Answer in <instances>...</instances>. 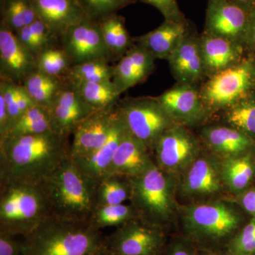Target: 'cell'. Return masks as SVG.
<instances>
[{"instance_id":"1","label":"cell","mask_w":255,"mask_h":255,"mask_svg":"<svg viewBox=\"0 0 255 255\" xmlns=\"http://www.w3.org/2000/svg\"><path fill=\"white\" fill-rule=\"evenodd\" d=\"M70 157L68 137L53 130L0 138V182L41 184Z\"/></svg>"},{"instance_id":"2","label":"cell","mask_w":255,"mask_h":255,"mask_svg":"<svg viewBox=\"0 0 255 255\" xmlns=\"http://www.w3.org/2000/svg\"><path fill=\"white\" fill-rule=\"evenodd\" d=\"M104 240L89 222L50 216L23 237L22 255H90Z\"/></svg>"},{"instance_id":"3","label":"cell","mask_w":255,"mask_h":255,"mask_svg":"<svg viewBox=\"0 0 255 255\" xmlns=\"http://www.w3.org/2000/svg\"><path fill=\"white\" fill-rule=\"evenodd\" d=\"M50 214L60 219L88 222L96 207L97 184L82 174L72 157L42 182Z\"/></svg>"},{"instance_id":"4","label":"cell","mask_w":255,"mask_h":255,"mask_svg":"<svg viewBox=\"0 0 255 255\" xmlns=\"http://www.w3.org/2000/svg\"><path fill=\"white\" fill-rule=\"evenodd\" d=\"M50 216L42 183L0 182V232L24 237Z\"/></svg>"},{"instance_id":"5","label":"cell","mask_w":255,"mask_h":255,"mask_svg":"<svg viewBox=\"0 0 255 255\" xmlns=\"http://www.w3.org/2000/svg\"><path fill=\"white\" fill-rule=\"evenodd\" d=\"M130 201L137 217L159 226L173 216V186L168 173L154 163L131 179Z\"/></svg>"},{"instance_id":"6","label":"cell","mask_w":255,"mask_h":255,"mask_svg":"<svg viewBox=\"0 0 255 255\" xmlns=\"http://www.w3.org/2000/svg\"><path fill=\"white\" fill-rule=\"evenodd\" d=\"M255 89V61L239 63L209 77L199 89L206 110H228L251 95Z\"/></svg>"},{"instance_id":"7","label":"cell","mask_w":255,"mask_h":255,"mask_svg":"<svg viewBox=\"0 0 255 255\" xmlns=\"http://www.w3.org/2000/svg\"><path fill=\"white\" fill-rule=\"evenodd\" d=\"M119 113L128 131L154 150L159 137L174 125L155 97H127L118 102Z\"/></svg>"},{"instance_id":"8","label":"cell","mask_w":255,"mask_h":255,"mask_svg":"<svg viewBox=\"0 0 255 255\" xmlns=\"http://www.w3.org/2000/svg\"><path fill=\"white\" fill-rule=\"evenodd\" d=\"M161 241L158 226L135 217L105 238L104 246L114 255H155Z\"/></svg>"},{"instance_id":"9","label":"cell","mask_w":255,"mask_h":255,"mask_svg":"<svg viewBox=\"0 0 255 255\" xmlns=\"http://www.w3.org/2000/svg\"><path fill=\"white\" fill-rule=\"evenodd\" d=\"M59 43L73 65L95 60L112 62L97 20L88 17L73 25L60 37Z\"/></svg>"},{"instance_id":"10","label":"cell","mask_w":255,"mask_h":255,"mask_svg":"<svg viewBox=\"0 0 255 255\" xmlns=\"http://www.w3.org/2000/svg\"><path fill=\"white\" fill-rule=\"evenodd\" d=\"M184 218L191 231L213 238L231 234L240 223L236 211L221 202L189 206L184 210Z\"/></svg>"},{"instance_id":"11","label":"cell","mask_w":255,"mask_h":255,"mask_svg":"<svg viewBox=\"0 0 255 255\" xmlns=\"http://www.w3.org/2000/svg\"><path fill=\"white\" fill-rule=\"evenodd\" d=\"M249 20V11L229 0H208L204 32L243 46Z\"/></svg>"},{"instance_id":"12","label":"cell","mask_w":255,"mask_h":255,"mask_svg":"<svg viewBox=\"0 0 255 255\" xmlns=\"http://www.w3.org/2000/svg\"><path fill=\"white\" fill-rule=\"evenodd\" d=\"M117 117L118 103L96 111L79 124L72 135V158L85 157L100 148L110 136Z\"/></svg>"},{"instance_id":"13","label":"cell","mask_w":255,"mask_h":255,"mask_svg":"<svg viewBox=\"0 0 255 255\" xmlns=\"http://www.w3.org/2000/svg\"><path fill=\"white\" fill-rule=\"evenodd\" d=\"M36 70V56L14 31L0 24V80L21 85Z\"/></svg>"},{"instance_id":"14","label":"cell","mask_w":255,"mask_h":255,"mask_svg":"<svg viewBox=\"0 0 255 255\" xmlns=\"http://www.w3.org/2000/svg\"><path fill=\"white\" fill-rule=\"evenodd\" d=\"M96 111L68 82L48 108L52 130L69 138L79 124Z\"/></svg>"},{"instance_id":"15","label":"cell","mask_w":255,"mask_h":255,"mask_svg":"<svg viewBox=\"0 0 255 255\" xmlns=\"http://www.w3.org/2000/svg\"><path fill=\"white\" fill-rule=\"evenodd\" d=\"M195 137L184 128L174 125L159 137L154 150L159 168L168 172L190 162L197 153Z\"/></svg>"},{"instance_id":"16","label":"cell","mask_w":255,"mask_h":255,"mask_svg":"<svg viewBox=\"0 0 255 255\" xmlns=\"http://www.w3.org/2000/svg\"><path fill=\"white\" fill-rule=\"evenodd\" d=\"M156 98L174 123L199 122L206 112L200 92L196 85L177 83Z\"/></svg>"},{"instance_id":"17","label":"cell","mask_w":255,"mask_h":255,"mask_svg":"<svg viewBox=\"0 0 255 255\" xmlns=\"http://www.w3.org/2000/svg\"><path fill=\"white\" fill-rule=\"evenodd\" d=\"M155 58L141 46L134 44L114 66L112 82L121 95L145 82L153 73Z\"/></svg>"},{"instance_id":"18","label":"cell","mask_w":255,"mask_h":255,"mask_svg":"<svg viewBox=\"0 0 255 255\" xmlns=\"http://www.w3.org/2000/svg\"><path fill=\"white\" fill-rule=\"evenodd\" d=\"M37 16L59 41L69 28L88 18L79 0H31Z\"/></svg>"},{"instance_id":"19","label":"cell","mask_w":255,"mask_h":255,"mask_svg":"<svg viewBox=\"0 0 255 255\" xmlns=\"http://www.w3.org/2000/svg\"><path fill=\"white\" fill-rule=\"evenodd\" d=\"M127 130L118 110V117L105 143L90 155L78 159L72 158L79 170L97 184L102 182L108 175L116 151Z\"/></svg>"},{"instance_id":"20","label":"cell","mask_w":255,"mask_h":255,"mask_svg":"<svg viewBox=\"0 0 255 255\" xmlns=\"http://www.w3.org/2000/svg\"><path fill=\"white\" fill-rule=\"evenodd\" d=\"M189 33L186 20H164L155 29L133 38L134 43L148 51L155 59L168 60Z\"/></svg>"},{"instance_id":"21","label":"cell","mask_w":255,"mask_h":255,"mask_svg":"<svg viewBox=\"0 0 255 255\" xmlns=\"http://www.w3.org/2000/svg\"><path fill=\"white\" fill-rule=\"evenodd\" d=\"M149 152L150 150L127 130L116 151L107 177H139L154 164Z\"/></svg>"},{"instance_id":"22","label":"cell","mask_w":255,"mask_h":255,"mask_svg":"<svg viewBox=\"0 0 255 255\" xmlns=\"http://www.w3.org/2000/svg\"><path fill=\"white\" fill-rule=\"evenodd\" d=\"M167 61L177 83L196 85L206 76L200 40L191 33L183 40Z\"/></svg>"},{"instance_id":"23","label":"cell","mask_w":255,"mask_h":255,"mask_svg":"<svg viewBox=\"0 0 255 255\" xmlns=\"http://www.w3.org/2000/svg\"><path fill=\"white\" fill-rule=\"evenodd\" d=\"M199 40L206 77L219 73L243 60L245 48L231 40L205 32L199 37Z\"/></svg>"},{"instance_id":"24","label":"cell","mask_w":255,"mask_h":255,"mask_svg":"<svg viewBox=\"0 0 255 255\" xmlns=\"http://www.w3.org/2000/svg\"><path fill=\"white\" fill-rule=\"evenodd\" d=\"M221 168L214 161L201 157L196 159L188 170L182 189L191 197H204L217 194L222 189Z\"/></svg>"},{"instance_id":"25","label":"cell","mask_w":255,"mask_h":255,"mask_svg":"<svg viewBox=\"0 0 255 255\" xmlns=\"http://www.w3.org/2000/svg\"><path fill=\"white\" fill-rule=\"evenodd\" d=\"M202 135L213 150L228 157H236L251 145L248 135L232 127H207L203 130Z\"/></svg>"},{"instance_id":"26","label":"cell","mask_w":255,"mask_h":255,"mask_svg":"<svg viewBox=\"0 0 255 255\" xmlns=\"http://www.w3.org/2000/svg\"><path fill=\"white\" fill-rule=\"evenodd\" d=\"M97 21L112 62L118 61L135 44L126 27L125 19L113 14Z\"/></svg>"},{"instance_id":"27","label":"cell","mask_w":255,"mask_h":255,"mask_svg":"<svg viewBox=\"0 0 255 255\" xmlns=\"http://www.w3.org/2000/svg\"><path fill=\"white\" fill-rule=\"evenodd\" d=\"M67 83L65 79L50 76L36 69L25 79L21 85L37 105L48 109Z\"/></svg>"},{"instance_id":"28","label":"cell","mask_w":255,"mask_h":255,"mask_svg":"<svg viewBox=\"0 0 255 255\" xmlns=\"http://www.w3.org/2000/svg\"><path fill=\"white\" fill-rule=\"evenodd\" d=\"M52 130L48 109L36 105L11 122L0 138L41 133Z\"/></svg>"},{"instance_id":"29","label":"cell","mask_w":255,"mask_h":255,"mask_svg":"<svg viewBox=\"0 0 255 255\" xmlns=\"http://www.w3.org/2000/svg\"><path fill=\"white\" fill-rule=\"evenodd\" d=\"M131 179L119 175H110L97 184L96 206L124 204L130 200Z\"/></svg>"},{"instance_id":"30","label":"cell","mask_w":255,"mask_h":255,"mask_svg":"<svg viewBox=\"0 0 255 255\" xmlns=\"http://www.w3.org/2000/svg\"><path fill=\"white\" fill-rule=\"evenodd\" d=\"M73 86L85 102L96 110L107 108L118 103L120 100L121 95L112 80L88 82Z\"/></svg>"},{"instance_id":"31","label":"cell","mask_w":255,"mask_h":255,"mask_svg":"<svg viewBox=\"0 0 255 255\" xmlns=\"http://www.w3.org/2000/svg\"><path fill=\"white\" fill-rule=\"evenodd\" d=\"M1 23L17 31L38 18L31 0H1Z\"/></svg>"},{"instance_id":"32","label":"cell","mask_w":255,"mask_h":255,"mask_svg":"<svg viewBox=\"0 0 255 255\" xmlns=\"http://www.w3.org/2000/svg\"><path fill=\"white\" fill-rule=\"evenodd\" d=\"M73 65L68 53L59 42L42 50L36 55V69L55 78L65 79Z\"/></svg>"},{"instance_id":"33","label":"cell","mask_w":255,"mask_h":255,"mask_svg":"<svg viewBox=\"0 0 255 255\" xmlns=\"http://www.w3.org/2000/svg\"><path fill=\"white\" fill-rule=\"evenodd\" d=\"M114 66L104 60H95L72 65L65 80L73 85L88 82L110 81Z\"/></svg>"},{"instance_id":"34","label":"cell","mask_w":255,"mask_h":255,"mask_svg":"<svg viewBox=\"0 0 255 255\" xmlns=\"http://www.w3.org/2000/svg\"><path fill=\"white\" fill-rule=\"evenodd\" d=\"M135 217L137 215L131 204L99 206L94 209L88 222L92 227L101 231L107 227H118Z\"/></svg>"},{"instance_id":"35","label":"cell","mask_w":255,"mask_h":255,"mask_svg":"<svg viewBox=\"0 0 255 255\" xmlns=\"http://www.w3.org/2000/svg\"><path fill=\"white\" fill-rule=\"evenodd\" d=\"M223 182L233 191H241L251 182L254 169L248 157H231L221 167Z\"/></svg>"},{"instance_id":"36","label":"cell","mask_w":255,"mask_h":255,"mask_svg":"<svg viewBox=\"0 0 255 255\" xmlns=\"http://www.w3.org/2000/svg\"><path fill=\"white\" fill-rule=\"evenodd\" d=\"M226 110V119L232 127L255 136V92Z\"/></svg>"},{"instance_id":"37","label":"cell","mask_w":255,"mask_h":255,"mask_svg":"<svg viewBox=\"0 0 255 255\" xmlns=\"http://www.w3.org/2000/svg\"><path fill=\"white\" fill-rule=\"evenodd\" d=\"M89 17L100 20L117 11L136 0H79Z\"/></svg>"},{"instance_id":"38","label":"cell","mask_w":255,"mask_h":255,"mask_svg":"<svg viewBox=\"0 0 255 255\" xmlns=\"http://www.w3.org/2000/svg\"><path fill=\"white\" fill-rule=\"evenodd\" d=\"M155 6L156 9L163 15L164 20L172 21H185V17L182 14L177 0H140Z\"/></svg>"},{"instance_id":"39","label":"cell","mask_w":255,"mask_h":255,"mask_svg":"<svg viewBox=\"0 0 255 255\" xmlns=\"http://www.w3.org/2000/svg\"><path fill=\"white\" fill-rule=\"evenodd\" d=\"M14 236L0 232V255H22V245Z\"/></svg>"},{"instance_id":"40","label":"cell","mask_w":255,"mask_h":255,"mask_svg":"<svg viewBox=\"0 0 255 255\" xmlns=\"http://www.w3.org/2000/svg\"><path fill=\"white\" fill-rule=\"evenodd\" d=\"M14 33L18 40L36 56V44L31 24L23 26Z\"/></svg>"},{"instance_id":"41","label":"cell","mask_w":255,"mask_h":255,"mask_svg":"<svg viewBox=\"0 0 255 255\" xmlns=\"http://www.w3.org/2000/svg\"><path fill=\"white\" fill-rule=\"evenodd\" d=\"M243 46L245 49L255 51V7L250 12L249 25Z\"/></svg>"},{"instance_id":"42","label":"cell","mask_w":255,"mask_h":255,"mask_svg":"<svg viewBox=\"0 0 255 255\" xmlns=\"http://www.w3.org/2000/svg\"><path fill=\"white\" fill-rule=\"evenodd\" d=\"M255 240V219L252 221L246 227L243 229L236 243V249L243 245Z\"/></svg>"},{"instance_id":"43","label":"cell","mask_w":255,"mask_h":255,"mask_svg":"<svg viewBox=\"0 0 255 255\" xmlns=\"http://www.w3.org/2000/svg\"><path fill=\"white\" fill-rule=\"evenodd\" d=\"M11 124V118L8 111L7 106L3 98L0 95V136L4 135Z\"/></svg>"},{"instance_id":"44","label":"cell","mask_w":255,"mask_h":255,"mask_svg":"<svg viewBox=\"0 0 255 255\" xmlns=\"http://www.w3.org/2000/svg\"><path fill=\"white\" fill-rule=\"evenodd\" d=\"M243 208L252 214H255V190L247 192L242 198Z\"/></svg>"},{"instance_id":"45","label":"cell","mask_w":255,"mask_h":255,"mask_svg":"<svg viewBox=\"0 0 255 255\" xmlns=\"http://www.w3.org/2000/svg\"><path fill=\"white\" fill-rule=\"evenodd\" d=\"M229 1L241 6L249 12H251L255 7V0H229Z\"/></svg>"},{"instance_id":"46","label":"cell","mask_w":255,"mask_h":255,"mask_svg":"<svg viewBox=\"0 0 255 255\" xmlns=\"http://www.w3.org/2000/svg\"><path fill=\"white\" fill-rule=\"evenodd\" d=\"M108 255V252H107V250H106L105 246H102L100 248H99L98 250L92 253L91 255Z\"/></svg>"},{"instance_id":"47","label":"cell","mask_w":255,"mask_h":255,"mask_svg":"<svg viewBox=\"0 0 255 255\" xmlns=\"http://www.w3.org/2000/svg\"><path fill=\"white\" fill-rule=\"evenodd\" d=\"M171 255H190L188 253L187 251H185L182 248H178L177 249L174 250L173 253Z\"/></svg>"},{"instance_id":"48","label":"cell","mask_w":255,"mask_h":255,"mask_svg":"<svg viewBox=\"0 0 255 255\" xmlns=\"http://www.w3.org/2000/svg\"><path fill=\"white\" fill-rule=\"evenodd\" d=\"M108 255H112V254H110V253H108Z\"/></svg>"}]
</instances>
